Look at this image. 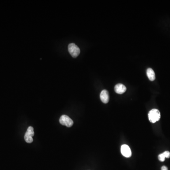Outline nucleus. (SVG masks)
Listing matches in <instances>:
<instances>
[{"mask_svg": "<svg viewBox=\"0 0 170 170\" xmlns=\"http://www.w3.org/2000/svg\"><path fill=\"white\" fill-rule=\"evenodd\" d=\"M69 52L70 55L73 58H76L80 55V50L79 47L74 43L69 44L68 46Z\"/></svg>", "mask_w": 170, "mask_h": 170, "instance_id": "nucleus-2", "label": "nucleus"}, {"mask_svg": "<svg viewBox=\"0 0 170 170\" xmlns=\"http://www.w3.org/2000/svg\"><path fill=\"white\" fill-rule=\"evenodd\" d=\"M59 122L62 125H65L67 127H71L73 125V121L68 116L63 115L60 117Z\"/></svg>", "mask_w": 170, "mask_h": 170, "instance_id": "nucleus-3", "label": "nucleus"}, {"mask_svg": "<svg viewBox=\"0 0 170 170\" xmlns=\"http://www.w3.org/2000/svg\"><path fill=\"white\" fill-rule=\"evenodd\" d=\"M165 157H164V155L163 153L162 154H161L158 155V159L160 160L161 162H164V161L165 160Z\"/></svg>", "mask_w": 170, "mask_h": 170, "instance_id": "nucleus-9", "label": "nucleus"}, {"mask_svg": "<svg viewBox=\"0 0 170 170\" xmlns=\"http://www.w3.org/2000/svg\"><path fill=\"white\" fill-rule=\"evenodd\" d=\"M127 88L124 85L122 84H118L116 85L114 87V91L116 93L122 94L126 92Z\"/></svg>", "mask_w": 170, "mask_h": 170, "instance_id": "nucleus-7", "label": "nucleus"}, {"mask_svg": "<svg viewBox=\"0 0 170 170\" xmlns=\"http://www.w3.org/2000/svg\"><path fill=\"white\" fill-rule=\"evenodd\" d=\"M161 118L160 112L158 110L153 109L148 113V119L152 123H155L160 120Z\"/></svg>", "mask_w": 170, "mask_h": 170, "instance_id": "nucleus-1", "label": "nucleus"}, {"mask_svg": "<svg viewBox=\"0 0 170 170\" xmlns=\"http://www.w3.org/2000/svg\"><path fill=\"white\" fill-rule=\"evenodd\" d=\"M101 100L104 104L108 103L109 101V93L106 90H103L101 92Z\"/></svg>", "mask_w": 170, "mask_h": 170, "instance_id": "nucleus-6", "label": "nucleus"}, {"mask_svg": "<svg viewBox=\"0 0 170 170\" xmlns=\"http://www.w3.org/2000/svg\"><path fill=\"white\" fill-rule=\"evenodd\" d=\"M164 155L165 158H169L170 157V152L169 151H166L164 152L163 153Z\"/></svg>", "mask_w": 170, "mask_h": 170, "instance_id": "nucleus-10", "label": "nucleus"}, {"mask_svg": "<svg viewBox=\"0 0 170 170\" xmlns=\"http://www.w3.org/2000/svg\"><path fill=\"white\" fill-rule=\"evenodd\" d=\"M34 129L32 127L29 126L27 128V131L25 133L24 136V139L25 141L27 143H31L33 141V137L34 136Z\"/></svg>", "mask_w": 170, "mask_h": 170, "instance_id": "nucleus-4", "label": "nucleus"}, {"mask_svg": "<svg viewBox=\"0 0 170 170\" xmlns=\"http://www.w3.org/2000/svg\"><path fill=\"white\" fill-rule=\"evenodd\" d=\"M120 151H121L122 155L126 157H130L132 156L131 149L127 145H122Z\"/></svg>", "mask_w": 170, "mask_h": 170, "instance_id": "nucleus-5", "label": "nucleus"}, {"mask_svg": "<svg viewBox=\"0 0 170 170\" xmlns=\"http://www.w3.org/2000/svg\"><path fill=\"white\" fill-rule=\"evenodd\" d=\"M161 170H168V168L165 166H163L161 167Z\"/></svg>", "mask_w": 170, "mask_h": 170, "instance_id": "nucleus-11", "label": "nucleus"}, {"mask_svg": "<svg viewBox=\"0 0 170 170\" xmlns=\"http://www.w3.org/2000/svg\"><path fill=\"white\" fill-rule=\"evenodd\" d=\"M147 75L149 80L151 81L155 80V73L153 69L151 68L148 69L147 71Z\"/></svg>", "mask_w": 170, "mask_h": 170, "instance_id": "nucleus-8", "label": "nucleus"}]
</instances>
